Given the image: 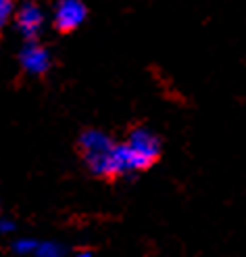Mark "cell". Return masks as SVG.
I'll list each match as a JSON object with an SVG mask.
<instances>
[{"mask_svg": "<svg viewBox=\"0 0 246 257\" xmlns=\"http://www.w3.org/2000/svg\"><path fill=\"white\" fill-rule=\"evenodd\" d=\"M123 155H125L127 174L144 172L159 161L161 140L148 127H134L127 136V143H123Z\"/></svg>", "mask_w": 246, "mask_h": 257, "instance_id": "6da1fadb", "label": "cell"}, {"mask_svg": "<svg viewBox=\"0 0 246 257\" xmlns=\"http://www.w3.org/2000/svg\"><path fill=\"white\" fill-rule=\"evenodd\" d=\"M13 17H15V25L25 40H38L46 23L44 9L36 0H23L19 9L13 13Z\"/></svg>", "mask_w": 246, "mask_h": 257, "instance_id": "7a4b0ae2", "label": "cell"}, {"mask_svg": "<svg viewBox=\"0 0 246 257\" xmlns=\"http://www.w3.org/2000/svg\"><path fill=\"white\" fill-rule=\"evenodd\" d=\"M88 17V9L82 0H59L55 13H53V23L61 34L75 32Z\"/></svg>", "mask_w": 246, "mask_h": 257, "instance_id": "3957f363", "label": "cell"}, {"mask_svg": "<svg viewBox=\"0 0 246 257\" xmlns=\"http://www.w3.org/2000/svg\"><path fill=\"white\" fill-rule=\"evenodd\" d=\"M19 63L25 73L44 75L50 69V65H53V59H50L46 46H42L38 40H25L23 48L19 50Z\"/></svg>", "mask_w": 246, "mask_h": 257, "instance_id": "277c9868", "label": "cell"}, {"mask_svg": "<svg viewBox=\"0 0 246 257\" xmlns=\"http://www.w3.org/2000/svg\"><path fill=\"white\" fill-rule=\"evenodd\" d=\"M115 143L100 130H86L82 132L80 140H77V149H80L82 157H90V155H96V153L102 151H109Z\"/></svg>", "mask_w": 246, "mask_h": 257, "instance_id": "5b68a950", "label": "cell"}, {"mask_svg": "<svg viewBox=\"0 0 246 257\" xmlns=\"http://www.w3.org/2000/svg\"><path fill=\"white\" fill-rule=\"evenodd\" d=\"M34 253L38 257H63V249L57 242H38Z\"/></svg>", "mask_w": 246, "mask_h": 257, "instance_id": "8992f818", "label": "cell"}, {"mask_svg": "<svg viewBox=\"0 0 246 257\" xmlns=\"http://www.w3.org/2000/svg\"><path fill=\"white\" fill-rule=\"evenodd\" d=\"M13 13H15V3L13 0H0V30L11 21Z\"/></svg>", "mask_w": 246, "mask_h": 257, "instance_id": "52a82bcc", "label": "cell"}, {"mask_svg": "<svg viewBox=\"0 0 246 257\" xmlns=\"http://www.w3.org/2000/svg\"><path fill=\"white\" fill-rule=\"evenodd\" d=\"M38 247V240H32V238H23V240H17L13 242V251L19 253V255H28V253H34Z\"/></svg>", "mask_w": 246, "mask_h": 257, "instance_id": "ba28073f", "label": "cell"}, {"mask_svg": "<svg viewBox=\"0 0 246 257\" xmlns=\"http://www.w3.org/2000/svg\"><path fill=\"white\" fill-rule=\"evenodd\" d=\"M15 226H13L11 220H0V232H13Z\"/></svg>", "mask_w": 246, "mask_h": 257, "instance_id": "9c48e42d", "label": "cell"}, {"mask_svg": "<svg viewBox=\"0 0 246 257\" xmlns=\"http://www.w3.org/2000/svg\"><path fill=\"white\" fill-rule=\"evenodd\" d=\"M77 257H94V255H92V253H88V251H82V253L77 255Z\"/></svg>", "mask_w": 246, "mask_h": 257, "instance_id": "30bf717a", "label": "cell"}]
</instances>
